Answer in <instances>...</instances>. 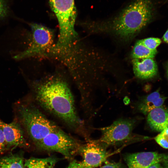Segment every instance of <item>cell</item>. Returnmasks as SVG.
Returning <instances> with one entry per match:
<instances>
[{"mask_svg": "<svg viewBox=\"0 0 168 168\" xmlns=\"http://www.w3.org/2000/svg\"><path fill=\"white\" fill-rule=\"evenodd\" d=\"M31 86L34 100L40 108L72 131L84 133V122L77 113L72 91L66 79L52 75L34 82Z\"/></svg>", "mask_w": 168, "mask_h": 168, "instance_id": "6da1fadb", "label": "cell"}, {"mask_svg": "<svg viewBox=\"0 0 168 168\" xmlns=\"http://www.w3.org/2000/svg\"><path fill=\"white\" fill-rule=\"evenodd\" d=\"M155 9L152 0H133L114 16L95 24L94 28L128 42L152 21Z\"/></svg>", "mask_w": 168, "mask_h": 168, "instance_id": "7a4b0ae2", "label": "cell"}, {"mask_svg": "<svg viewBox=\"0 0 168 168\" xmlns=\"http://www.w3.org/2000/svg\"><path fill=\"white\" fill-rule=\"evenodd\" d=\"M49 2L59 26L58 39L55 48L60 51H67L77 39L74 29L77 16L74 0H49Z\"/></svg>", "mask_w": 168, "mask_h": 168, "instance_id": "3957f363", "label": "cell"}, {"mask_svg": "<svg viewBox=\"0 0 168 168\" xmlns=\"http://www.w3.org/2000/svg\"><path fill=\"white\" fill-rule=\"evenodd\" d=\"M32 40L30 47L25 51L15 55L14 58L21 59L25 58L45 54L50 49L54 40L52 31L42 25L31 24Z\"/></svg>", "mask_w": 168, "mask_h": 168, "instance_id": "277c9868", "label": "cell"}, {"mask_svg": "<svg viewBox=\"0 0 168 168\" xmlns=\"http://www.w3.org/2000/svg\"><path fill=\"white\" fill-rule=\"evenodd\" d=\"M137 121L134 119H121L109 126L100 128L102 135L97 141L107 146L127 140L130 138Z\"/></svg>", "mask_w": 168, "mask_h": 168, "instance_id": "5b68a950", "label": "cell"}, {"mask_svg": "<svg viewBox=\"0 0 168 168\" xmlns=\"http://www.w3.org/2000/svg\"><path fill=\"white\" fill-rule=\"evenodd\" d=\"M80 144L62 129L40 142L36 146L44 150L55 152L70 159L78 151Z\"/></svg>", "mask_w": 168, "mask_h": 168, "instance_id": "8992f818", "label": "cell"}, {"mask_svg": "<svg viewBox=\"0 0 168 168\" xmlns=\"http://www.w3.org/2000/svg\"><path fill=\"white\" fill-rule=\"evenodd\" d=\"M78 152L82 156L81 162L84 168H94L104 162L109 156L108 152L97 141L89 140L80 145Z\"/></svg>", "mask_w": 168, "mask_h": 168, "instance_id": "52a82bcc", "label": "cell"}, {"mask_svg": "<svg viewBox=\"0 0 168 168\" xmlns=\"http://www.w3.org/2000/svg\"><path fill=\"white\" fill-rule=\"evenodd\" d=\"M164 154L153 152L128 154L126 156L125 160L128 168H149L160 163Z\"/></svg>", "mask_w": 168, "mask_h": 168, "instance_id": "ba28073f", "label": "cell"}, {"mask_svg": "<svg viewBox=\"0 0 168 168\" xmlns=\"http://www.w3.org/2000/svg\"><path fill=\"white\" fill-rule=\"evenodd\" d=\"M2 128L8 148L9 147H25L28 146L20 125L15 122L6 123L0 120Z\"/></svg>", "mask_w": 168, "mask_h": 168, "instance_id": "9c48e42d", "label": "cell"}, {"mask_svg": "<svg viewBox=\"0 0 168 168\" xmlns=\"http://www.w3.org/2000/svg\"><path fill=\"white\" fill-rule=\"evenodd\" d=\"M132 62L134 73L138 78L149 79L157 74V66L153 58L132 59Z\"/></svg>", "mask_w": 168, "mask_h": 168, "instance_id": "30bf717a", "label": "cell"}, {"mask_svg": "<svg viewBox=\"0 0 168 168\" xmlns=\"http://www.w3.org/2000/svg\"><path fill=\"white\" fill-rule=\"evenodd\" d=\"M147 122L152 129L157 132L168 128V110L162 106L152 110L147 114Z\"/></svg>", "mask_w": 168, "mask_h": 168, "instance_id": "8fae6325", "label": "cell"}, {"mask_svg": "<svg viewBox=\"0 0 168 168\" xmlns=\"http://www.w3.org/2000/svg\"><path fill=\"white\" fill-rule=\"evenodd\" d=\"M166 98L156 91L141 98L137 103V109L144 114H148L152 110L162 106Z\"/></svg>", "mask_w": 168, "mask_h": 168, "instance_id": "7c38bea8", "label": "cell"}, {"mask_svg": "<svg viewBox=\"0 0 168 168\" xmlns=\"http://www.w3.org/2000/svg\"><path fill=\"white\" fill-rule=\"evenodd\" d=\"M56 158L51 157L44 158L32 157L24 161L23 168H54Z\"/></svg>", "mask_w": 168, "mask_h": 168, "instance_id": "4fadbf2b", "label": "cell"}, {"mask_svg": "<svg viewBox=\"0 0 168 168\" xmlns=\"http://www.w3.org/2000/svg\"><path fill=\"white\" fill-rule=\"evenodd\" d=\"M157 53V50H152L149 49L138 40L132 49L131 56L132 59L153 58Z\"/></svg>", "mask_w": 168, "mask_h": 168, "instance_id": "5bb4252c", "label": "cell"}, {"mask_svg": "<svg viewBox=\"0 0 168 168\" xmlns=\"http://www.w3.org/2000/svg\"><path fill=\"white\" fill-rule=\"evenodd\" d=\"M23 158L17 155L0 158V168H23Z\"/></svg>", "mask_w": 168, "mask_h": 168, "instance_id": "9a60e30c", "label": "cell"}, {"mask_svg": "<svg viewBox=\"0 0 168 168\" xmlns=\"http://www.w3.org/2000/svg\"><path fill=\"white\" fill-rule=\"evenodd\" d=\"M139 40L145 46L152 50H156V48L161 43V40L159 38L154 37H149Z\"/></svg>", "mask_w": 168, "mask_h": 168, "instance_id": "2e32d148", "label": "cell"}, {"mask_svg": "<svg viewBox=\"0 0 168 168\" xmlns=\"http://www.w3.org/2000/svg\"><path fill=\"white\" fill-rule=\"evenodd\" d=\"M154 139L161 147L165 149H168V128L161 132Z\"/></svg>", "mask_w": 168, "mask_h": 168, "instance_id": "e0dca14e", "label": "cell"}, {"mask_svg": "<svg viewBox=\"0 0 168 168\" xmlns=\"http://www.w3.org/2000/svg\"><path fill=\"white\" fill-rule=\"evenodd\" d=\"M8 148L3 131L0 127V154H2Z\"/></svg>", "mask_w": 168, "mask_h": 168, "instance_id": "ac0fdd59", "label": "cell"}, {"mask_svg": "<svg viewBox=\"0 0 168 168\" xmlns=\"http://www.w3.org/2000/svg\"><path fill=\"white\" fill-rule=\"evenodd\" d=\"M100 168H125L124 166L119 163H108L100 167Z\"/></svg>", "mask_w": 168, "mask_h": 168, "instance_id": "d6986e66", "label": "cell"}, {"mask_svg": "<svg viewBox=\"0 0 168 168\" xmlns=\"http://www.w3.org/2000/svg\"><path fill=\"white\" fill-rule=\"evenodd\" d=\"M66 168H84L81 162L74 160L71 161Z\"/></svg>", "mask_w": 168, "mask_h": 168, "instance_id": "ffe728a7", "label": "cell"}, {"mask_svg": "<svg viewBox=\"0 0 168 168\" xmlns=\"http://www.w3.org/2000/svg\"><path fill=\"white\" fill-rule=\"evenodd\" d=\"M7 12L6 7L2 0H0V18L5 16Z\"/></svg>", "mask_w": 168, "mask_h": 168, "instance_id": "44dd1931", "label": "cell"}, {"mask_svg": "<svg viewBox=\"0 0 168 168\" xmlns=\"http://www.w3.org/2000/svg\"><path fill=\"white\" fill-rule=\"evenodd\" d=\"M160 163L164 168H168V155L164 154Z\"/></svg>", "mask_w": 168, "mask_h": 168, "instance_id": "7402d4cb", "label": "cell"}, {"mask_svg": "<svg viewBox=\"0 0 168 168\" xmlns=\"http://www.w3.org/2000/svg\"><path fill=\"white\" fill-rule=\"evenodd\" d=\"M149 168H164L161 165L160 163H157L151 166Z\"/></svg>", "mask_w": 168, "mask_h": 168, "instance_id": "603a6c76", "label": "cell"}, {"mask_svg": "<svg viewBox=\"0 0 168 168\" xmlns=\"http://www.w3.org/2000/svg\"><path fill=\"white\" fill-rule=\"evenodd\" d=\"M162 39L164 41L168 44V28L164 35Z\"/></svg>", "mask_w": 168, "mask_h": 168, "instance_id": "cb8c5ba5", "label": "cell"}, {"mask_svg": "<svg viewBox=\"0 0 168 168\" xmlns=\"http://www.w3.org/2000/svg\"><path fill=\"white\" fill-rule=\"evenodd\" d=\"M167 73H168V71H167Z\"/></svg>", "mask_w": 168, "mask_h": 168, "instance_id": "d4e9b609", "label": "cell"}]
</instances>
